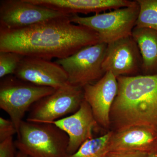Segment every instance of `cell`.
Here are the masks:
<instances>
[{
	"instance_id": "cell-1",
	"label": "cell",
	"mask_w": 157,
	"mask_h": 157,
	"mask_svg": "<svg viewBox=\"0 0 157 157\" xmlns=\"http://www.w3.org/2000/svg\"><path fill=\"white\" fill-rule=\"evenodd\" d=\"M71 15L18 29H0V52L50 60L66 58L100 42L95 31L71 22Z\"/></svg>"
},
{
	"instance_id": "cell-2",
	"label": "cell",
	"mask_w": 157,
	"mask_h": 157,
	"mask_svg": "<svg viewBox=\"0 0 157 157\" xmlns=\"http://www.w3.org/2000/svg\"><path fill=\"white\" fill-rule=\"evenodd\" d=\"M117 78L118 90L109 115L113 131L136 125L157 130V75Z\"/></svg>"
},
{
	"instance_id": "cell-3",
	"label": "cell",
	"mask_w": 157,
	"mask_h": 157,
	"mask_svg": "<svg viewBox=\"0 0 157 157\" xmlns=\"http://www.w3.org/2000/svg\"><path fill=\"white\" fill-rule=\"evenodd\" d=\"M15 145L28 157H68L67 134L52 124L23 121Z\"/></svg>"
},
{
	"instance_id": "cell-4",
	"label": "cell",
	"mask_w": 157,
	"mask_h": 157,
	"mask_svg": "<svg viewBox=\"0 0 157 157\" xmlns=\"http://www.w3.org/2000/svg\"><path fill=\"white\" fill-rule=\"evenodd\" d=\"M55 89L24 81L14 75L1 78L0 108L7 113L17 130L26 113L35 103L52 94Z\"/></svg>"
},
{
	"instance_id": "cell-5",
	"label": "cell",
	"mask_w": 157,
	"mask_h": 157,
	"mask_svg": "<svg viewBox=\"0 0 157 157\" xmlns=\"http://www.w3.org/2000/svg\"><path fill=\"white\" fill-rule=\"evenodd\" d=\"M137 1L133 6L116 9L107 13H98L89 17L71 14L73 24L84 26L98 33L100 42L108 44L132 36L139 12Z\"/></svg>"
},
{
	"instance_id": "cell-6",
	"label": "cell",
	"mask_w": 157,
	"mask_h": 157,
	"mask_svg": "<svg viewBox=\"0 0 157 157\" xmlns=\"http://www.w3.org/2000/svg\"><path fill=\"white\" fill-rule=\"evenodd\" d=\"M107 46L106 43L98 42L55 62L64 70L69 83L83 88L95 83L105 74L102 64Z\"/></svg>"
},
{
	"instance_id": "cell-7",
	"label": "cell",
	"mask_w": 157,
	"mask_h": 157,
	"mask_svg": "<svg viewBox=\"0 0 157 157\" xmlns=\"http://www.w3.org/2000/svg\"><path fill=\"white\" fill-rule=\"evenodd\" d=\"M84 100L83 88L68 82L35 103L29 110L26 121L36 123L55 121L75 113Z\"/></svg>"
},
{
	"instance_id": "cell-8",
	"label": "cell",
	"mask_w": 157,
	"mask_h": 157,
	"mask_svg": "<svg viewBox=\"0 0 157 157\" xmlns=\"http://www.w3.org/2000/svg\"><path fill=\"white\" fill-rule=\"evenodd\" d=\"M70 15L33 4L28 0H2L0 29H23Z\"/></svg>"
},
{
	"instance_id": "cell-9",
	"label": "cell",
	"mask_w": 157,
	"mask_h": 157,
	"mask_svg": "<svg viewBox=\"0 0 157 157\" xmlns=\"http://www.w3.org/2000/svg\"><path fill=\"white\" fill-rule=\"evenodd\" d=\"M142 59L137 42L132 36L107 44L102 64L105 73L116 77L135 76L141 73Z\"/></svg>"
},
{
	"instance_id": "cell-10",
	"label": "cell",
	"mask_w": 157,
	"mask_h": 157,
	"mask_svg": "<svg viewBox=\"0 0 157 157\" xmlns=\"http://www.w3.org/2000/svg\"><path fill=\"white\" fill-rule=\"evenodd\" d=\"M48 123L55 125L67 134L69 156L76 152L86 141L95 138L94 133L100 126L90 106L85 100L75 113Z\"/></svg>"
},
{
	"instance_id": "cell-11",
	"label": "cell",
	"mask_w": 157,
	"mask_h": 157,
	"mask_svg": "<svg viewBox=\"0 0 157 157\" xmlns=\"http://www.w3.org/2000/svg\"><path fill=\"white\" fill-rule=\"evenodd\" d=\"M14 76L40 86L57 89L68 83L67 73L55 62L40 58L24 56Z\"/></svg>"
},
{
	"instance_id": "cell-12",
	"label": "cell",
	"mask_w": 157,
	"mask_h": 157,
	"mask_svg": "<svg viewBox=\"0 0 157 157\" xmlns=\"http://www.w3.org/2000/svg\"><path fill=\"white\" fill-rule=\"evenodd\" d=\"M84 100L91 108L94 117L100 126L110 128V110L118 90L117 78L107 72L98 81L83 88Z\"/></svg>"
},
{
	"instance_id": "cell-13",
	"label": "cell",
	"mask_w": 157,
	"mask_h": 157,
	"mask_svg": "<svg viewBox=\"0 0 157 157\" xmlns=\"http://www.w3.org/2000/svg\"><path fill=\"white\" fill-rule=\"evenodd\" d=\"M109 151H157V130L146 125H136L113 131L109 142Z\"/></svg>"
},
{
	"instance_id": "cell-14",
	"label": "cell",
	"mask_w": 157,
	"mask_h": 157,
	"mask_svg": "<svg viewBox=\"0 0 157 157\" xmlns=\"http://www.w3.org/2000/svg\"><path fill=\"white\" fill-rule=\"evenodd\" d=\"M33 4L68 14H96L107 10L133 6L135 1L128 0H28Z\"/></svg>"
},
{
	"instance_id": "cell-15",
	"label": "cell",
	"mask_w": 157,
	"mask_h": 157,
	"mask_svg": "<svg viewBox=\"0 0 157 157\" xmlns=\"http://www.w3.org/2000/svg\"><path fill=\"white\" fill-rule=\"evenodd\" d=\"M132 36L137 42L142 57V75H157V31L135 27Z\"/></svg>"
},
{
	"instance_id": "cell-16",
	"label": "cell",
	"mask_w": 157,
	"mask_h": 157,
	"mask_svg": "<svg viewBox=\"0 0 157 157\" xmlns=\"http://www.w3.org/2000/svg\"><path fill=\"white\" fill-rule=\"evenodd\" d=\"M113 131L88 140L77 151L68 157H106L109 152V142Z\"/></svg>"
},
{
	"instance_id": "cell-17",
	"label": "cell",
	"mask_w": 157,
	"mask_h": 157,
	"mask_svg": "<svg viewBox=\"0 0 157 157\" xmlns=\"http://www.w3.org/2000/svg\"><path fill=\"white\" fill-rule=\"evenodd\" d=\"M139 12L135 27L157 32V0H137Z\"/></svg>"
},
{
	"instance_id": "cell-18",
	"label": "cell",
	"mask_w": 157,
	"mask_h": 157,
	"mask_svg": "<svg viewBox=\"0 0 157 157\" xmlns=\"http://www.w3.org/2000/svg\"><path fill=\"white\" fill-rule=\"evenodd\" d=\"M25 56L12 52H0V78L14 75Z\"/></svg>"
},
{
	"instance_id": "cell-19",
	"label": "cell",
	"mask_w": 157,
	"mask_h": 157,
	"mask_svg": "<svg viewBox=\"0 0 157 157\" xmlns=\"http://www.w3.org/2000/svg\"><path fill=\"white\" fill-rule=\"evenodd\" d=\"M17 134V130L11 120L0 117V142Z\"/></svg>"
},
{
	"instance_id": "cell-20",
	"label": "cell",
	"mask_w": 157,
	"mask_h": 157,
	"mask_svg": "<svg viewBox=\"0 0 157 157\" xmlns=\"http://www.w3.org/2000/svg\"><path fill=\"white\" fill-rule=\"evenodd\" d=\"M15 147L13 137L0 142V157H16Z\"/></svg>"
},
{
	"instance_id": "cell-21",
	"label": "cell",
	"mask_w": 157,
	"mask_h": 157,
	"mask_svg": "<svg viewBox=\"0 0 157 157\" xmlns=\"http://www.w3.org/2000/svg\"><path fill=\"white\" fill-rule=\"evenodd\" d=\"M148 153L138 151H109L106 157H148Z\"/></svg>"
},
{
	"instance_id": "cell-22",
	"label": "cell",
	"mask_w": 157,
	"mask_h": 157,
	"mask_svg": "<svg viewBox=\"0 0 157 157\" xmlns=\"http://www.w3.org/2000/svg\"><path fill=\"white\" fill-rule=\"evenodd\" d=\"M148 157H157V151L149 153Z\"/></svg>"
},
{
	"instance_id": "cell-23",
	"label": "cell",
	"mask_w": 157,
	"mask_h": 157,
	"mask_svg": "<svg viewBox=\"0 0 157 157\" xmlns=\"http://www.w3.org/2000/svg\"><path fill=\"white\" fill-rule=\"evenodd\" d=\"M16 157H28L25 155L24 154L22 153L21 152L18 151L17 152V153L16 154Z\"/></svg>"
}]
</instances>
